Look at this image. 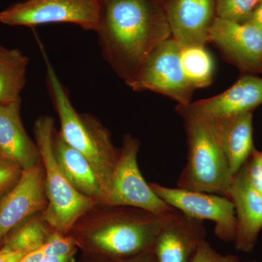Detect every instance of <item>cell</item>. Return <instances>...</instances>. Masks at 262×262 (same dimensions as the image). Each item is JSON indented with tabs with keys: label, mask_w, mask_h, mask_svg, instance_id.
<instances>
[{
	"label": "cell",
	"mask_w": 262,
	"mask_h": 262,
	"mask_svg": "<svg viewBox=\"0 0 262 262\" xmlns=\"http://www.w3.org/2000/svg\"><path fill=\"white\" fill-rule=\"evenodd\" d=\"M55 158L62 173L76 190L100 204L103 192L96 174L89 160L70 145L59 132L55 130L53 137Z\"/></svg>",
	"instance_id": "obj_18"
},
{
	"label": "cell",
	"mask_w": 262,
	"mask_h": 262,
	"mask_svg": "<svg viewBox=\"0 0 262 262\" xmlns=\"http://www.w3.org/2000/svg\"><path fill=\"white\" fill-rule=\"evenodd\" d=\"M193 262H251L242 261L233 255L221 254L206 241L202 242L198 248Z\"/></svg>",
	"instance_id": "obj_26"
},
{
	"label": "cell",
	"mask_w": 262,
	"mask_h": 262,
	"mask_svg": "<svg viewBox=\"0 0 262 262\" xmlns=\"http://www.w3.org/2000/svg\"><path fill=\"white\" fill-rule=\"evenodd\" d=\"M38 42L46 63L48 94L59 118L58 132L69 145L89 160L102 189V201L111 187L120 149L114 145L110 131L97 118L78 113L74 107L68 91L55 72L42 45Z\"/></svg>",
	"instance_id": "obj_3"
},
{
	"label": "cell",
	"mask_w": 262,
	"mask_h": 262,
	"mask_svg": "<svg viewBox=\"0 0 262 262\" xmlns=\"http://www.w3.org/2000/svg\"><path fill=\"white\" fill-rule=\"evenodd\" d=\"M150 187L169 206L198 220L214 223V233L226 243L234 241L237 219L233 203L227 196L151 183Z\"/></svg>",
	"instance_id": "obj_9"
},
{
	"label": "cell",
	"mask_w": 262,
	"mask_h": 262,
	"mask_svg": "<svg viewBox=\"0 0 262 262\" xmlns=\"http://www.w3.org/2000/svg\"><path fill=\"white\" fill-rule=\"evenodd\" d=\"M77 244L70 234L54 232L42 246L46 257L75 254Z\"/></svg>",
	"instance_id": "obj_24"
},
{
	"label": "cell",
	"mask_w": 262,
	"mask_h": 262,
	"mask_svg": "<svg viewBox=\"0 0 262 262\" xmlns=\"http://www.w3.org/2000/svg\"><path fill=\"white\" fill-rule=\"evenodd\" d=\"M180 60L184 75L193 89H203L211 84L214 63L206 46H181Z\"/></svg>",
	"instance_id": "obj_21"
},
{
	"label": "cell",
	"mask_w": 262,
	"mask_h": 262,
	"mask_svg": "<svg viewBox=\"0 0 262 262\" xmlns=\"http://www.w3.org/2000/svg\"><path fill=\"white\" fill-rule=\"evenodd\" d=\"M206 236L203 221L175 209L158 234L152 252L158 262H193Z\"/></svg>",
	"instance_id": "obj_13"
},
{
	"label": "cell",
	"mask_w": 262,
	"mask_h": 262,
	"mask_svg": "<svg viewBox=\"0 0 262 262\" xmlns=\"http://www.w3.org/2000/svg\"><path fill=\"white\" fill-rule=\"evenodd\" d=\"M173 211L158 215L133 207L97 204L68 234L96 253L125 261L152 251L158 234Z\"/></svg>",
	"instance_id": "obj_2"
},
{
	"label": "cell",
	"mask_w": 262,
	"mask_h": 262,
	"mask_svg": "<svg viewBox=\"0 0 262 262\" xmlns=\"http://www.w3.org/2000/svg\"><path fill=\"white\" fill-rule=\"evenodd\" d=\"M181 45L173 37L161 43L144 62L129 87L165 95L179 105L191 103L194 89L188 82L180 60Z\"/></svg>",
	"instance_id": "obj_8"
},
{
	"label": "cell",
	"mask_w": 262,
	"mask_h": 262,
	"mask_svg": "<svg viewBox=\"0 0 262 262\" xmlns=\"http://www.w3.org/2000/svg\"><path fill=\"white\" fill-rule=\"evenodd\" d=\"M29 61L28 57L19 50L0 46V103L20 97Z\"/></svg>",
	"instance_id": "obj_19"
},
{
	"label": "cell",
	"mask_w": 262,
	"mask_h": 262,
	"mask_svg": "<svg viewBox=\"0 0 262 262\" xmlns=\"http://www.w3.org/2000/svg\"><path fill=\"white\" fill-rule=\"evenodd\" d=\"M243 167L250 184L262 195V151L255 149Z\"/></svg>",
	"instance_id": "obj_25"
},
{
	"label": "cell",
	"mask_w": 262,
	"mask_h": 262,
	"mask_svg": "<svg viewBox=\"0 0 262 262\" xmlns=\"http://www.w3.org/2000/svg\"><path fill=\"white\" fill-rule=\"evenodd\" d=\"M54 232L42 213H38L10 234L2 244L0 251L27 254L42 247Z\"/></svg>",
	"instance_id": "obj_20"
},
{
	"label": "cell",
	"mask_w": 262,
	"mask_h": 262,
	"mask_svg": "<svg viewBox=\"0 0 262 262\" xmlns=\"http://www.w3.org/2000/svg\"><path fill=\"white\" fill-rule=\"evenodd\" d=\"M46 257L43 248L41 247L36 251L27 253L19 262H41Z\"/></svg>",
	"instance_id": "obj_28"
},
{
	"label": "cell",
	"mask_w": 262,
	"mask_h": 262,
	"mask_svg": "<svg viewBox=\"0 0 262 262\" xmlns=\"http://www.w3.org/2000/svg\"><path fill=\"white\" fill-rule=\"evenodd\" d=\"M251 262H258V261H251Z\"/></svg>",
	"instance_id": "obj_32"
},
{
	"label": "cell",
	"mask_w": 262,
	"mask_h": 262,
	"mask_svg": "<svg viewBox=\"0 0 262 262\" xmlns=\"http://www.w3.org/2000/svg\"><path fill=\"white\" fill-rule=\"evenodd\" d=\"M23 172L18 163L0 155V199L16 187Z\"/></svg>",
	"instance_id": "obj_23"
},
{
	"label": "cell",
	"mask_w": 262,
	"mask_h": 262,
	"mask_svg": "<svg viewBox=\"0 0 262 262\" xmlns=\"http://www.w3.org/2000/svg\"><path fill=\"white\" fill-rule=\"evenodd\" d=\"M187 132V163L177 187L227 196L233 174L227 156L206 120L184 122Z\"/></svg>",
	"instance_id": "obj_5"
},
{
	"label": "cell",
	"mask_w": 262,
	"mask_h": 262,
	"mask_svg": "<svg viewBox=\"0 0 262 262\" xmlns=\"http://www.w3.org/2000/svg\"><path fill=\"white\" fill-rule=\"evenodd\" d=\"M75 254L67 255L62 256H48L41 262H73Z\"/></svg>",
	"instance_id": "obj_31"
},
{
	"label": "cell",
	"mask_w": 262,
	"mask_h": 262,
	"mask_svg": "<svg viewBox=\"0 0 262 262\" xmlns=\"http://www.w3.org/2000/svg\"><path fill=\"white\" fill-rule=\"evenodd\" d=\"M124 262H158L155 257L154 253L152 251L151 252L144 253L140 256H136L130 259L127 260Z\"/></svg>",
	"instance_id": "obj_30"
},
{
	"label": "cell",
	"mask_w": 262,
	"mask_h": 262,
	"mask_svg": "<svg viewBox=\"0 0 262 262\" xmlns=\"http://www.w3.org/2000/svg\"><path fill=\"white\" fill-rule=\"evenodd\" d=\"M261 104L262 78L246 75L222 94L187 105H178L177 111L184 122L210 120L253 112Z\"/></svg>",
	"instance_id": "obj_10"
},
{
	"label": "cell",
	"mask_w": 262,
	"mask_h": 262,
	"mask_svg": "<svg viewBox=\"0 0 262 262\" xmlns=\"http://www.w3.org/2000/svg\"><path fill=\"white\" fill-rule=\"evenodd\" d=\"M171 37L181 46H206L216 17L215 0H163Z\"/></svg>",
	"instance_id": "obj_14"
},
{
	"label": "cell",
	"mask_w": 262,
	"mask_h": 262,
	"mask_svg": "<svg viewBox=\"0 0 262 262\" xmlns=\"http://www.w3.org/2000/svg\"><path fill=\"white\" fill-rule=\"evenodd\" d=\"M139 149L137 138L124 136L111 187L98 205L133 207L158 215L172 213L175 209L162 200L142 177L137 161Z\"/></svg>",
	"instance_id": "obj_6"
},
{
	"label": "cell",
	"mask_w": 262,
	"mask_h": 262,
	"mask_svg": "<svg viewBox=\"0 0 262 262\" xmlns=\"http://www.w3.org/2000/svg\"><path fill=\"white\" fill-rule=\"evenodd\" d=\"M209 122L224 152L231 171L235 175L254 151L253 112L206 120Z\"/></svg>",
	"instance_id": "obj_17"
},
{
	"label": "cell",
	"mask_w": 262,
	"mask_h": 262,
	"mask_svg": "<svg viewBox=\"0 0 262 262\" xmlns=\"http://www.w3.org/2000/svg\"><path fill=\"white\" fill-rule=\"evenodd\" d=\"M208 38L241 70L262 73V32L257 27L215 17Z\"/></svg>",
	"instance_id": "obj_12"
},
{
	"label": "cell",
	"mask_w": 262,
	"mask_h": 262,
	"mask_svg": "<svg viewBox=\"0 0 262 262\" xmlns=\"http://www.w3.org/2000/svg\"><path fill=\"white\" fill-rule=\"evenodd\" d=\"M261 0H215L216 17L232 20L246 22Z\"/></svg>",
	"instance_id": "obj_22"
},
{
	"label": "cell",
	"mask_w": 262,
	"mask_h": 262,
	"mask_svg": "<svg viewBox=\"0 0 262 262\" xmlns=\"http://www.w3.org/2000/svg\"><path fill=\"white\" fill-rule=\"evenodd\" d=\"M48 205L42 160L32 168L24 170L16 187L0 199V245L5 239Z\"/></svg>",
	"instance_id": "obj_11"
},
{
	"label": "cell",
	"mask_w": 262,
	"mask_h": 262,
	"mask_svg": "<svg viewBox=\"0 0 262 262\" xmlns=\"http://www.w3.org/2000/svg\"><path fill=\"white\" fill-rule=\"evenodd\" d=\"M99 16V0H24L0 12V22L29 27L73 24L96 32Z\"/></svg>",
	"instance_id": "obj_7"
},
{
	"label": "cell",
	"mask_w": 262,
	"mask_h": 262,
	"mask_svg": "<svg viewBox=\"0 0 262 262\" xmlns=\"http://www.w3.org/2000/svg\"><path fill=\"white\" fill-rule=\"evenodd\" d=\"M25 255L27 254L0 251V262H19Z\"/></svg>",
	"instance_id": "obj_29"
},
{
	"label": "cell",
	"mask_w": 262,
	"mask_h": 262,
	"mask_svg": "<svg viewBox=\"0 0 262 262\" xmlns=\"http://www.w3.org/2000/svg\"><path fill=\"white\" fill-rule=\"evenodd\" d=\"M54 119L38 117L34 122L35 142L45 170L48 205L43 218L55 232L67 234L73 226L95 206L96 202L82 195L71 185L55 158L53 148Z\"/></svg>",
	"instance_id": "obj_4"
},
{
	"label": "cell",
	"mask_w": 262,
	"mask_h": 262,
	"mask_svg": "<svg viewBox=\"0 0 262 262\" xmlns=\"http://www.w3.org/2000/svg\"><path fill=\"white\" fill-rule=\"evenodd\" d=\"M246 22L257 27L262 32V0L253 10L252 14Z\"/></svg>",
	"instance_id": "obj_27"
},
{
	"label": "cell",
	"mask_w": 262,
	"mask_h": 262,
	"mask_svg": "<svg viewBox=\"0 0 262 262\" xmlns=\"http://www.w3.org/2000/svg\"><path fill=\"white\" fill-rule=\"evenodd\" d=\"M20 104V97L0 103V155L27 170L40 163L41 157L35 141L24 128Z\"/></svg>",
	"instance_id": "obj_16"
},
{
	"label": "cell",
	"mask_w": 262,
	"mask_h": 262,
	"mask_svg": "<svg viewBox=\"0 0 262 262\" xmlns=\"http://www.w3.org/2000/svg\"><path fill=\"white\" fill-rule=\"evenodd\" d=\"M227 198L233 203L237 219L235 248L252 252L262 229V195L250 184L244 167L234 176Z\"/></svg>",
	"instance_id": "obj_15"
},
{
	"label": "cell",
	"mask_w": 262,
	"mask_h": 262,
	"mask_svg": "<svg viewBox=\"0 0 262 262\" xmlns=\"http://www.w3.org/2000/svg\"><path fill=\"white\" fill-rule=\"evenodd\" d=\"M96 32L103 58L130 86L148 57L171 37L163 0H99Z\"/></svg>",
	"instance_id": "obj_1"
}]
</instances>
